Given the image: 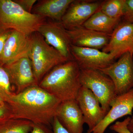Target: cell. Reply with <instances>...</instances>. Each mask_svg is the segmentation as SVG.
Masks as SVG:
<instances>
[{
    "instance_id": "4fadbf2b",
    "label": "cell",
    "mask_w": 133,
    "mask_h": 133,
    "mask_svg": "<svg viewBox=\"0 0 133 133\" xmlns=\"http://www.w3.org/2000/svg\"><path fill=\"white\" fill-rule=\"evenodd\" d=\"M133 88L128 92L116 95L111 104V108L102 121L87 133H104L110 125L126 115H132Z\"/></svg>"
},
{
    "instance_id": "30bf717a",
    "label": "cell",
    "mask_w": 133,
    "mask_h": 133,
    "mask_svg": "<svg viewBox=\"0 0 133 133\" xmlns=\"http://www.w3.org/2000/svg\"><path fill=\"white\" fill-rule=\"evenodd\" d=\"M32 44L31 36L12 30L5 42L0 59L2 65H8L22 58L29 57Z\"/></svg>"
},
{
    "instance_id": "d6986e66",
    "label": "cell",
    "mask_w": 133,
    "mask_h": 133,
    "mask_svg": "<svg viewBox=\"0 0 133 133\" xmlns=\"http://www.w3.org/2000/svg\"><path fill=\"white\" fill-rule=\"evenodd\" d=\"M33 124L26 120L14 119L0 125V133H29Z\"/></svg>"
},
{
    "instance_id": "ffe728a7",
    "label": "cell",
    "mask_w": 133,
    "mask_h": 133,
    "mask_svg": "<svg viewBox=\"0 0 133 133\" xmlns=\"http://www.w3.org/2000/svg\"><path fill=\"white\" fill-rule=\"evenodd\" d=\"M125 0H108L102 2L100 10L112 19L121 20L123 17Z\"/></svg>"
},
{
    "instance_id": "4316f807",
    "label": "cell",
    "mask_w": 133,
    "mask_h": 133,
    "mask_svg": "<svg viewBox=\"0 0 133 133\" xmlns=\"http://www.w3.org/2000/svg\"><path fill=\"white\" fill-rule=\"evenodd\" d=\"M52 125L53 133H70L61 125L56 116L53 119Z\"/></svg>"
},
{
    "instance_id": "f546056e",
    "label": "cell",
    "mask_w": 133,
    "mask_h": 133,
    "mask_svg": "<svg viewBox=\"0 0 133 133\" xmlns=\"http://www.w3.org/2000/svg\"><path fill=\"white\" fill-rule=\"evenodd\" d=\"M5 106V103L1 99H0V108Z\"/></svg>"
},
{
    "instance_id": "ba28073f",
    "label": "cell",
    "mask_w": 133,
    "mask_h": 133,
    "mask_svg": "<svg viewBox=\"0 0 133 133\" xmlns=\"http://www.w3.org/2000/svg\"><path fill=\"white\" fill-rule=\"evenodd\" d=\"M102 51L111 54L115 59L129 52L133 55V23L120 22L110 35L107 45Z\"/></svg>"
},
{
    "instance_id": "9c48e42d",
    "label": "cell",
    "mask_w": 133,
    "mask_h": 133,
    "mask_svg": "<svg viewBox=\"0 0 133 133\" xmlns=\"http://www.w3.org/2000/svg\"><path fill=\"white\" fill-rule=\"evenodd\" d=\"M72 56L81 69L99 70L112 64L115 59L110 53L93 48L71 45Z\"/></svg>"
},
{
    "instance_id": "6da1fadb",
    "label": "cell",
    "mask_w": 133,
    "mask_h": 133,
    "mask_svg": "<svg viewBox=\"0 0 133 133\" xmlns=\"http://www.w3.org/2000/svg\"><path fill=\"white\" fill-rule=\"evenodd\" d=\"M11 106L14 119H22L34 124H52L61 101L38 85L14 94L7 102Z\"/></svg>"
},
{
    "instance_id": "9a60e30c",
    "label": "cell",
    "mask_w": 133,
    "mask_h": 133,
    "mask_svg": "<svg viewBox=\"0 0 133 133\" xmlns=\"http://www.w3.org/2000/svg\"><path fill=\"white\" fill-rule=\"evenodd\" d=\"M5 67L9 74L11 83L16 87V94L32 86L38 85L29 57L18 59Z\"/></svg>"
},
{
    "instance_id": "484cf974",
    "label": "cell",
    "mask_w": 133,
    "mask_h": 133,
    "mask_svg": "<svg viewBox=\"0 0 133 133\" xmlns=\"http://www.w3.org/2000/svg\"><path fill=\"white\" fill-rule=\"evenodd\" d=\"M30 133H53V132L46 125L33 123Z\"/></svg>"
},
{
    "instance_id": "8fae6325",
    "label": "cell",
    "mask_w": 133,
    "mask_h": 133,
    "mask_svg": "<svg viewBox=\"0 0 133 133\" xmlns=\"http://www.w3.org/2000/svg\"><path fill=\"white\" fill-rule=\"evenodd\" d=\"M76 100L83 114L85 124L88 126L87 132H89L102 121L107 112L102 109L92 92L84 87L80 88Z\"/></svg>"
},
{
    "instance_id": "83f0119b",
    "label": "cell",
    "mask_w": 133,
    "mask_h": 133,
    "mask_svg": "<svg viewBox=\"0 0 133 133\" xmlns=\"http://www.w3.org/2000/svg\"><path fill=\"white\" fill-rule=\"evenodd\" d=\"M127 128L129 131H130L131 133H133V112L132 117L131 118L130 117V120L127 125Z\"/></svg>"
},
{
    "instance_id": "7402d4cb",
    "label": "cell",
    "mask_w": 133,
    "mask_h": 133,
    "mask_svg": "<svg viewBox=\"0 0 133 133\" xmlns=\"http://www.w3.org/2000/svg\"><path fill=\"white\" fill-rule=\"evenodd\" d=\"M130 117L124 119L123 121H117L110 126V130L117 133H132L129 131L127 125L130 120Z\"/></svg>"
},
{
    "instance_id": "2e32d148",
    "label": "cell",
    "mask_w": 133,
    "mask_h": 133,
    "mask_svg": "<svg viewBox=\"0 0 133 133\" xmlns=\"http://www.w3.org/2000/svg\"><path fill=\"white\" fill-rule=\"evenodd\" d=\"M71 45L102 49L107 45L110 34L89 29L83 26L67 30Z\"/></svg>"
},
{
    "instance_id": "603a6c76",
    "label": "cell",
    "mask_w": 133,
    "mask_h": 133,
    "mask_svg": "<svg viewBox=\"0 0 133 133\" xmlns=\"http://www.w3.org/2000/svg\"><path fill=\"white\" fill-rule=\"evenodd\" d=\"M122 17L124 21L133 23V0H125Z\"/></svg>"
},
{
    "instance_id": "5bb4252c",
    "label": "cell",
    "mask_w": 133,
    "mask_h": 133,
    "mask_svg": "<svg viewBox=\"0 0 133 133\" xmlns=\"http://www.w3.org/2000/svg\"><path fill=\"white\" fill-rule=\"evenodd\" d=\"M55 116L69 133H83L84 119L76 99L61 102Z\"/></svg>"
},
{
    "instance_id": "44dd1931",
    "label": "cell",
    "mask_w": 133,
    "mask_h": 133,
    "mask_svg": "<svg viewBox=\"0 0 133 133\" xmlns=\"http://www.w3.org/2000/svg\"><path fill=\"white\" fill-rule=\"evenodd\" d=\"M11 80L6 69L0 66V99L3 102H7L14 94L11 92Z\"/></svg>"
},
{
    "instance_id": "f1b7e54d",
    "label": "cell",
    "mask_w": 133,
    "mask_h": 133,
    "mask_svg": "<svg viewBox=\"0 0 133 133\" xmlns=\"http://www.w3.org/2000/svg\"><path fill=\"white\" fill-rule=\"evenodd\" d=\"M6 108L5 106L0 108V119L2 118L6 114Z\"/></svg>"
},
{
    "instance_id": "5b68a950",
    "label": "cell",
    "mask_w": 133,
    "mask_h": 133,
    "mask_svg": "<svg viewBox=\"0 0 133 133\" xmlns=\"http://www.w3.org/2000/svg\"><path fill=\"white\" fill-rule=\"evenodd\" d=\"M82 86L90 90L99 101L102 109L108 112L116 96L114 84L110 78L99 70L81 69Z\"/></svg>"
},
{
    "instance_id": "7a4b0ae2",
    "label": "cell",
    "mask_w": 133,
    "mask_h": 133,
    "mask_svg": "<svg viewBox=\"0 0 133 133\" xmlns=\"http://www.w3.org/2000/svg\"><path fill=\"white\" fill-rule=\"evenodd\" d=\"M80 72L77 62L69 60L54 67L38 85L61 102L76 99L82 87Z\"/></svg>"
},
{
    "instance_id": "e0dca14e",
    "label": "cell",
    "mask_w": 133,
    "mask_h": 133,
    "mask_svg": "<svg viewBox=\"0 0 133 133\" xmlns=\"http://www.w3.org/2000/svg\"><path fill=\"white\" fill-rule=\"evenodd\" d=\"M74 0H45L40 2L34 9L33 14L49 17L61 22L69 6Z\"/></svg>"
},
{
    "instance_id": "7c38bea8",
    "label": "cell",
    "mask_w": 133,
    "mask_h": 133,
    "mask_svg": "<svg viewBox=\"0 0 133 133\" xmlns=\"http://www.w3.org/2000/svg\"><path fill=\"white\" fill-rule=\"evenodd\" d=\"M102 2L75 1L69 6L61 22L66 30L83 26L100 8Z\"/></svg>"
},
{
    "instance_id": "52a82bcc",
    "label": "cell",
    "mask_w": 133,
    "mask_h": 133,
    "mask_svg": "<svg viewBox=\"0 0 133 133\" xmlns=\"http://www.w3.org/2000/svg\"><path fill=\"white\" fill-rule=\"evenodd\" d=\"M46 42L59 51L69 60H72L71 42L67 33L61 22H44L38 31Z\"/></svg>"
},
{
    "instance_id": "3957f363",
    "label": "cell",
    "mask_w": 133,
    "mask_h": 133,
    "mask_svg": "<svg viewBox=\"0 0 133 133\" xmlns=\"http://www.w3.org/2000/svg\"><path fill=\"white\" fill-rule=\"evenodd\" d=\"M45 17L29 13L12 0H0V27L30 36L38 31Z\"/></svg>"
},
{
    "instance_id": "d4e9b609",
    "label": "cell",
    "mask_w": 133,
    "mask_h": 133,
    "mask_svg": "<svg viewBox=\"0 0 133 133\" xmlns=\"http://www.w3.org/2000/svg\"><path fill=\"white\" fill-rule=\"evenodd\" d=\"M27 12L31 13L36 0H16L14 1Z\"/></svg>"
},
{
    "instance_id": "cb8c5ba5",
    "label": "cell",
    "mask_w": 133,
    "mask_h": 133,
    "mask_svg": "<svg viewBox=\"0 0 133 133\" xmlns=\"http://www.w3.org/2000/svg\"><path fill=\"white\" fill-rule=\"evenodd\" d=\"M11 31L12 30L0 27V59L2 55L5 42Z\"/></svg>"
},
{
    "instance_id": "277c9868",
    "label": "cell",
    "mask_w": 133,
    "mask_h": 133,
    "mask_svg": "<svg viewBox=\"0 0 133 133\" xmlns=\"http://www.w3.org/2000/svg\"><path fill=\"white\" fill-rule=\"evenodd\" d=\"M31 37L32 47L29 57L31 60L36 81L38 85L50 70L69 60L48 44L39 33H34Z\"/></svg>"
},
{
    "instance_id": "ac0fdd59",
    "label": "cell",
    "mask_w": 133,
    "mask_h": 133,
    "mask_svg": "<svg viewBox=\"0 0 133 133\" xmlns=\"http://www.w3.org/2000/svg\"><path fill=\"white\" fill-rule=\"evenodd\" d=\"M121 20L112 19L98 10L83 24L89 29L111 35Z\"/></svg>"
},
{
    "instance_id": "8992f818",
    "label": "cell",
    "mask_w": 133,
    "mask_h": 133,
    "mask_svg": "<svg viewBox=\"0 0 133 133\" xmlns=\"http://www.w3.org/2000/svg\"><path fill=\"white\" fill-rule=\"evenodd\" d=\"M99 71L112 79L116 95L124 94L133 88V55L130 52L125 53L118 61Z\"/></svg>"
}]
</instances>
